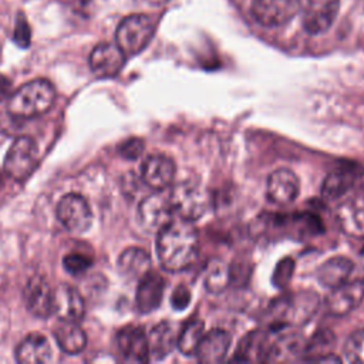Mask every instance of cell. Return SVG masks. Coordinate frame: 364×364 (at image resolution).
Masks as SVG:
<instances>
[{"label": "cell", "instance_id": "6da1fadb", "mask_svg": "<svg viewBox=\"0 0 364 364\" xmlns=\"http://www.w3.org/2000/svg\"><path fill=\"white\" fill-rule=\"evenodd\" d=\"M156 237V256L168 272H182L193 264L199 253V239L191 222L171 220Z\"/></svg>", "mask_w": 364, "mask_h": 364}, {"label": "cell", "instance_id": "7a4b0ae2", "mask_svg": "<svg viewBox=\"0 0 364 364\" xmlns=\"http://www.w3.org/2000/svg\"><path fill=\"white\" fill-rule=\"evenodd\" d=\"M55 101V90L47 80L38 78L23 84L9 97L7 109L16 118H34L46 114Z\"/></svg>", "mask_w": 364, "mask_h": 364}, {"label": "cell", "instance_id": "3957f363", "mask_svg": "<svg viewBox=\"0 0 364 364\" xmlns=\"http://www.w3.org/2000/svg\"><path fill=\"white\" fill-rule=\"evenodd\" d=\"M318 306V296L313 291L303 290L291 293L272 304V324L279 327L301 326L316 314Z\"/></svg>", "mask_w": 364, "mask_h": 364}, {"label": "cell", "instance_id": "277c9868", "mask_svg": "<svg viewBox=\"0 0 364 364\" xmlns=\"http://www.w3.org/2000/svg\"><path fill=\"white\" fill-rule=\"evenodd\" d=\"M173 213L186 222L199 220L209 209L210 196L208 191L193 181H182L176 183L168 193Z\"/></svg>", "mask_w": 364, "mask_h": 364}, {"label": "cell", "instance_id": "5b68a950", "mask_svg": "<svg viewBox=\"0 0 364 364\" xmlns=\"http://www.w3.org/2000/svg\"><path fill=\"white\" fill-rule=\"evenodd\" d=\"M155 33V21L148 14H131L121 20L115 33V43L125 55L139 54Z\"/></svg>", "mask_w": 364, "mask_h": 364}, {"label": "cell", "instance_id": "8992f818", "mask_svg": "<svg viewBox=\"0 0 364 364\" xmlns=\"http://www.w3.org/2000/svg\"><path fill=\"white\" fill-rule=\"evenodd\" d=\"M37 146L30 136H18L10 145L3 168L16 182H24L37 166Z\"/></svg>", "mask_w": 364, "mask_h": 364}, {"label": "cell", "instance_id": "52a82bcc", "mask_svg": "<svg viewBox=\"0 0 364 364\" xmlns=\"http://www.w3.org/2000/svg\"><path fill=\"white\" fill-rule=\"evenodd\" d=\"M173 209L168 193L156 191L142 199L138 208V219L141 226L151 232L158 233L171 220H173Z\"/></svg>", "mask_w": 364, "mask_h": 364}, {"label": "cell", "instance_id": "ba28073f", "mask_svg": "<svg viewBox=\"0 0 364 364\" xmlns=\"http://www.w3.org/2000/svg\"><path fill=\"white\" fill-rule=\"evenodd\" d=\"M300 7V0H253L250 13L260 26L272 28L287 24Z\"/></svg>", "mask_w": 364, "mask_h": 364}, {"label": "cell", "instance_id": "9c48e42d", "mask_svg": "<svg viewBox=\"0 0 364 364\" xmlns=\"http://www.w3.org/2000/svg\"><path fill=\"white\" fill-rule=\"evenodd\" d=\"M57 219L71 232H85L92 222L88 202L78 193H67L57 203Z\"/></svg>", "mask_w": 364, "mask_h": 364}, {"label": "cell", "instance_id": "30bf717a", "mask_svg": "<svg viewBox=\"0 0 364 364\" xmlns=\"http://www.w3.org/2000/svg\"><path fill=\"white\" fill-rule=\"evenodd\" d=\"M125 54L117 46V43H100L97 44L88 58L90 68L98 78L115 77L125 64Z\"/></svg>", "mask_w": 364, "mask_h": 364}, {"label": "cell", "instance_id": "8fae6325", "mask_svg": "<svg viewBox=\"0 0 364 364\" xmlns=\"http://www.w3.org/2000/svg\"><path fill=\"white\" fill-rule=\"evenodd\" d=\"M299 192L300 182L293 171L279 168L269 175L266 182V198L269 202L284 206L294 202Z\"/></svg>", "mask_w": 364, "mask_h": 364}, {"label": "cell", "instance_id": "7c38bea8", "mask_svg": "<svg viewBox=\"0 0 364 364\" xmlns=\"http://www.w3.org/2000/svg\"><path fill=\"white\" fill-rule=\"evenodd\" d=\"M340 0H307L303 11V27L309 34H321L334 23Z\"/></svg>", "mask_w": 364, "mask_h": 364}, {"label": "cell", "instance_id": "4fadbf2b", "mask_svg": "<svg viewBox=\"0 0 364 364\" xmlns=\"http://www.w3.org/2000/svg\"><path fill=\"white\" fill-rule=\"evenodd\" d=\"M175 172L173 161L164 154L148 155L141 165L142 181L155 191H164L171 186Z\"/></svg>", "mask_w": 364, "mask_h": 364}, {"label": "cell", "instance_id": "5bb4252c", "mask_svg": "<svg viewBox=\"0 0 364 364\" xmlns=\"http://www.w3.org/2000/svg\"><path fill=\"white\" fill-rule=\"evenodd\" d=\"M364 299V282L343 283L333 289L326 299V311L331 316L341 317L357 309Z\"/></svg>", "mask_w": 364, "mask_h": 364}, {"label": "cell", "instance_id": "9a60e30c", "mask_svg": "<svg viewBox=\"0 0 364 364\" xmlns=\"http://www.w3.org/2000/svg\"><path fill=\"white\" fill-rule=\"evenodd\" d=\"M336 222L347 236L364 239V195L343 200L336 209Z\"/></svg>", "mask_w": 364, "mask_h": 364}, {"label": "cell", "instance_id": "2e32d148", "mask_svg": "<svg viewBox=\"0 0 364 364\" xmlns=\"http://www.w3.org/2000/svg\"><path fill=\"white\" fill-rule=\"evenodd\" d=\"M53 289L43 276H33L23 290V299L27 310L40 318L53 314Z\"/></svg>", "mask_w": 364, "mask_h": 364}, {"label": "cell", "instance_id": "e0dca14e", "mask_svg": "<svg viewBox=\"0 0 364 364\" xmlns=\"http://www.w3.org/2000/svg\"><path fill=\"white\" fill-rule=\"evenodd\" d=\"M117 346L122 358L128 363L149 361L148 336L141 327L127 326L117 334Z\"/></svg>", "mask_w": 364, "mask_h": 364}, {"label": "cell", "instance_id": "ac0fdd59", "mask_svg": "<svg viewBox=\"0 0 364 364\" xmlns=\"http://www.w3.org/2000/svg\"><path fill=\"white\" fill-rule=\"evenodd\" d=\"M84 300L73 286L60 284L53 291V314L58 320L78 321L84 316Z\"/></svg>", "mask_w": 364, "mask_h": 364}, {"label": "cell", "instance_id": "d6986e66", "mask_svg": "<svg viewBox=\"0 0 364 364\" xmlns=\"http://www.w3.org/2000/svg\"><path fill=\"white\" fill-rule=\"evenodd\" d=\"M138 282L135 296L136 309L141 313H151L161 304L165 290V280L159 273L149 270Z\"/></svg>", "mask_w": 364, "mask_h": 364}, {"label": "cell", "instance_id": "ffe728a7", "mask_svg": "<svg viewBox=\"0 0 364 364\" xmlns=\"http://www.w3.org/2000/svg\"><path fill=\"white\" fill-rule=\"evenodd\" d=\"M232 343V336L222 328H215L206 334H203L196 354L198 360L200 363H220L222 360H225L229 347Z\"/></svg>", "mask_w": 364, "mask_h": 364}, {"label": "cell", "instance_id": "44dd1931", "mask_svg": "<svg viewBox=\"0 0 364 364\" xmlns=\"http://www.w3.org/2000/svg\"><path fill=\"white\" fill-rule=\"evenodd\" d=\"M358 175V166H350V164L333 169L321 183V196L327 200L341 198L353 188Z\"/></svg>", "mask_w": 364, "mask_h": 364}, {"label": "cell", "instance_id": "7402d4cb", "mask_svg": "<svg viewBox=\"0 0 364 364\" xmlns=\"http://www.w3.org/2000/svg\"><path fill=\"white\" fill-rule=\"evenodd\" d=\"M16 358L21 364H46L53 358L48 340L37 333L28 334L17 347Z\"/></svg>", "mask_w": 364, "mask_h": 364}, {"label": "cell", "instance_id": "603a6c76", "mask_svg": "<svg viewBox=\"0 0 364 364\" xmlns=\"http://www.w3.org/2000/svg\"><path fill=\"white\" fill-rule=\"evenodd\" d=\"M178 334L175 326L169 321H161L152 327L148 334L149 360H164L176 347Z\"/></svg>", "mask_w": 364, "mask_h": 364}, {"label": "cell", "instance_id": "cb8c5ba5", "mask_svg": "<svg viewBox=\"0 0 364 364\" xmlns=\"http://www.w3.org/2000/svg\"><path fill=\"white\" fill-rule=\"evenodd\" d=\"M53 333L58 347L67 354L75 355L87 346V336L78 326V321L58 320Z\"/></svg>", "mask_w": 364, "mask_h": 364}, {"label": "cell", "instance_id": "d4e9b609", "mask_svg": "<svg viewBox=\"0 0 364 364\" xmlns=\"http://www.w3.org/2000/svg\"><path fill=\"white\" fill-rule=\"evenodd\" d=\"M303 337L297 333H283L269 343L266 361H291L300 358L304 351Z\"/></svg>", "mask_w": 364, "mask_h": 364}, {"label": "cell", "instance_id": "484cf974", "mask_svg": "<svg viewBox=\"0 0 364 364\" xmlns=\"http://www.w3.org/2000/svg\"><path fill=\"white\" fill-rule=\"evenodd\" d=\"M353 269H354V263L350 259L344 256H336L326 260L317 269L316 277L320 282V284L328 289H334L347 282Z\"/></svg>", "mask_w": 364, "mask_h": 364}, {"label": "cell", "instance_id": "4316f807", "mask_svg": "<svg viewBox=\"0 0 364 364\" xmlns=\"http://www.w3.org/2000/svg\"><path fill=\"white\" fill-rule=\"evenodd\" d=\"M118 270L128 280H139L151 270V256L141 247H128L118 259Z\"/></svg>", "mask_w": 364, "mask_h": 364}, {"label": "cell", "instance_id": "83f0119b", "mask_svg": "<svg viewBox=\"0 0 364 364\" xmlns=\"http://www.w3.org/2000/svg\"><path fill=\"white\" fill-rule=\"evenodd\" d=\"M269 334L264 330H256L242 338L233 355L235 361H266L269 348Z\"/></svg>", "mask_w": 364, "mask_h": 364}, {"label": "cell", "instance_id": "f1b7e54d", "mask_svg": "<svg viewBox=\"0 0 364 364\" xmlns=\"http://www.w3.org/2000/svg\"><path fill=\"white\" fill-rule=\"evenodd\" d=\"M232 280V270L230 267L220 259H213L208 263L205 269V276H203V283L205 289L212 293L218 294L226 290Z\"/></svg>", "mask_w": 364, "mask_h": 364}, {"label": "cell", "instance_id": "f546056e", "mask_svg": "<svg viewBox=\"0 0 364 364\" xmlns=\"http://www.w3.org/2000/svg\"><path fill=\"white\" fill-rule=\"evenodd\" d=\"M205 334V324L200 320L189 321L178 334L176 347L183 355H195L198 346Z\"/></svg>", "mask_w": 364, "mask_h": 364}, {"label": "cell", "instance_id": "4dcf8cb0", "mask_svg": "<svg viewBox=\"0 0 364 364\" xmlns=\"http://www.w3.org/2000/svg\"><path fill=\"white\" fill-rule=\"evenodd\" d=\"M334 344V334L328 330H318L309 341L304 344L303 355L306 360H318L323 361L327 355H330V350Z\"/></svg>", "mask_w": 364, "mask_h": 364}, {"label": "cell", "instance_id": "1f68e13d", "mask_svg": "<svg viewBox=\"0 0 364 364\" xmlns=\"http://www.w3.org/2000/svg\"><path fill=\"white\" fill-rule=\"evenodd\" d=\"M344 358L350 363L364 364V328L354 331L344 344Z\"/></svg>", "mask_w": 364, "mask_h": 364}, {"label": "cell", "instance_id": "d6a6232c", "mask_svg": "<svg viewBox=\"0 0 364 364\" xmlns=\"http://www.w3.org/2000/svg\"><path fill=\"white\" fill-rule=\"evenodd\" d=\"M91 264H92V259L90 256L84 255V253H80V252H71V253H67L63 257L64 269L73 276H77V274H81V273L87 272Z\"/></svg>", "mask_w": 364, "mask_h": 364}, {"label": "cell", "instance_id": "836d02e7", "mask_svg": "<svg viewBox=\"0 0 364 364\" xmlns=\"http://www.w3.org/2000/svg\"><path fill=\"white\" fill-rule=\"evenodd\" d=\"M13 41L21 47V48H27L31 43V28L28 21L26 20L24 16H18L16 26H14V31H13Z\"/></svg>", "mask_w": 364, "mask_h": 364}, {"label": "cell", "instance_id": "e575fe53", "mask_svg": "<svg viewBox=\"0 0 364 364\" xmlns=\"http://www.w3.org/2000/svg\"><path fill=\"white\" fill-rule=\"evenodd\" d=\"M293 269H294V262L291 259H283L274 270L273 274V283L277 287H283L289 283V280L291 279L293 274Z\"/></svg>", "mask_w": 364, "mask_h": 364}, {"label": "cell", "instance_id": "d590c367", "mask_svg": "<svg viewBox=\"0 0 364 364\" xmlns=\"http://www.w3.org/2000/svg\"><path fill=\"white\" fill-rule=\"evenodd\" d=\"M144 141L139 139V138H129L127 139L125 142L121 144L119 146V154L125 158V159H129V161H134L136 158H139L144 152Z\"/></svg>", "mask_w": 364, "mask_h": 364}, {"label": "cell", "instance_id": "8d00e7d4", "mask_svg": "<svg viewBox=\"0 0 364 364\" xmlns=\"http://www.w3.org/2000/svg\"><path fill=\"white\" fill-rule=\"evenodd\" d=\"M191 301V291L186 286H178L171 296V304L175 310H183Z\"/></svg>", "mask_w": 364, "mask_h": 364}, {"label": "cell", "instance_id": "74e56055", "mask_svg": "<svg viewBox=\"0 0 364 364\" xmlns=\"http://www.w3.org/2000/svg\"><path fill=\"white\" fill-rule=\"evenodd\" d=\"M10 95H11V81L6 75L0 74V102L9 98Z\"/></svg>", "mask_w": 364, "mask_h": 364}, {"label": "cell", "instance_id": "f35d334b", "mask_svg": "<svg viewBox=\"0 0 364 364\" xmlns=\"http://www.w3.org/2000/svg\"><path fill=\"white\" fill-rule=\"evenodd\" d=\"M91 0H71V7H74L78 13H84V9H88Z\"/></svg>", "mask_w": 364, "mask_h": 364}, {"label": "cell", "instance_id": "ab89813d", "mask_svg": "<svg viewBox=\"0 0 364 364\" xmlns=\"http://www.w3.org/2000/svg\"><path fill=\"white\" fill-rule=\"evenodd\" d=\"M151 3H155V4H161V3H164V1H166V0H149Z\"/></svg>", "mask_w": 364, "mask_h": 364}]
</instances>
